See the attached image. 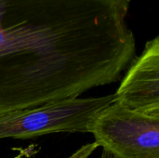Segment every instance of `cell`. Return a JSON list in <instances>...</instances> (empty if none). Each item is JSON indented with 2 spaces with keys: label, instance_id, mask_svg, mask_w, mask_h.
<instances>
[{
  "label": "cell",
  "instance_id": "obj_1",
  "mask_svg": "<svg viewBox=\"0 0 159 158\" xmlns=\"http://www.w3.org/2000/svg\"><path fill=\"white\" fill-rule=\"evenodd\" d=\"M130 0H0V115L119 80Z\"/></svg>",
  "mask_w": 159,
  "mask_h": 158
},
{
  "label": "cell",
  "instance_id": "obj_2",
  "mask_svg": "<svg viewBox=\"0 0 159 158\" xmlns=\"http://www.w3.org/2000/svg\"><path fill=\"white\" fill-rule=\"evenodd\" d=\"M115 101V94L65 99L0 115V140L29 139L58 132L90 133L98 115Z\"/></svg>",
  "mask_w": 159,
  "mask_h": 158
},
{
  "label": "cell",
  "instance_id": "obj_3",
  "mask_svg": "<svg viewBox=\"0 0 159 158\" xmlns=\"http://www.w3.org/2000/svg\"><path fill=\"white\" fill-rule=\"evenodd\" d=\"M90 133L98 146L117 158H159V116L115 102L98 115Z\"/></svg>",
  "mask_w": 159,
  "mask_h": 158
},
{
  "label": "cell",
  "instance_id": "obj_4",
  "mask_svg": "<svg viewBox=\"0 0 159 158\" xmlns=\"http://www.w3.org/2000/svg\"><path fill=\"white\" fill-rule=\"evenodd\" d=\"M116 102L139 113L159 116V37L148 41L133 59L117 91Z\"/></svg>",
  "mask_w": 159,
  "mask_h": 158
},
{
  "label": "cell",
  "instance_id": "obj_5",
  "mask_svg": "<svg viewBox=\"0 0 159 158\" xmlns=\"http://www.w3.org/2000/svg\"><path fill=\"white\" fill-rule=\"evenodd\" d=\"M98 147L99 146H98V144L96 142L86 144V145L82 146L79 150H77L75 154H73L70 157L67 158H88ZM13 158H21V156H17Z\"/></svg>",
  "mask_w": 159,
  "mask_h": 158
},
{
  "label": "cell",
  "instance_id": "obj_6",
  "mask_svg": "<svg viewBox=\"0 0 159 158\" xmlns=\"http://www.w3.org/2000/svg\"><path fill=\"white\" fill-rule=\"evenodd\" d=\"M100 158H117L116 156H113L112 154H110L109 152L105 151V150H102V156Z\"/></svg>",
  "mask_w": 159,
  "mask_h": 158
}]
</instances>
